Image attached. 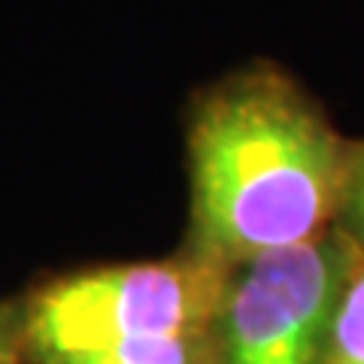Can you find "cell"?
Listing matches in <instances>:
<instances>
[{
    "instance_id": "cell-6",
    "label": "cell",
    "mask_w": 364,
    "mask_h": 364,
    "mask_svg": "<svg viewBox=\"0 0 364 364\" xmlns=\"http://www.w3.org/2000/svg\"><path fill=\"white\" fill-rule=\"evenodd\" d=\"M334 228L346 240L364 252V140L349 143L343 186H340Z\"/></svg>"
},
{
    "instance_id": "cell-3",
    "label": "cell",
    "mask_w": 364,
    "mask_h": 364,
    "mask_svg": "<svg viewBox=\"0 0 364 364\" xmlns=\"http://www.w3.org/2000/svg\"><path fill=\"white\" fill-rule=\"evenodd\" d=\"M352 243L337 228L231 270L219 364H325Z\"/></svg>"
},
{
    "instance_id": "cell-5",
    "label": "cell",
    "mask_w": 364,
    "mask_h": 364,
    "mask_svg": "<svg viewBox=\"0 0 364 364\" xmlns=\"http://www.w3.org/2000/svg\"><path fill=\"white\" fill-rule=\"evenodd\" d=\"M325 364H364V252L355 246L334 306Z\"/></svg>"
},
{
    "instance_id": "cell-4",
    "label": "cell",
    "mask_w": 364,
    "mask_h": 364,
    "mask_svg": "<svg viewBox=\"0 0 364 364\" xmlns=\"http://www.w3.org/2000/svg\"><path fill=\"white\" fill-rule=\"evenodd\" d=\"M40 364H219V349H213L210 331H203L124 340V343L55 355Z\"/></svg>"
},
{
    "instance_id": "cell-2",
    "label": "cell",
    "mask_w": 364,
    "mask_h": 364,
    "mask_svg": "<svg viewBox=\"0 0 364 364\" xmlns=\"http://www.w3.org/2000/svg\"><path fill=\"white\" fill-rule=\"evenodd\" d=\"M228 282L231 267L198 252L67 277L33 298L28 343L46 361L124 340L203 334L222 313Z\"/></svg>"
},
{
    "instance_id": "cell-1",
    "label": "cell",
    "mask_w": 364,
    "mask_h": 364,
    "mask_svg": "<svg viewBox=\"0 0 364 364\" xmlns=\"http://www.w3.org/2000/svg\"><path fill=\"white\" fill-rule=\"evenodd\" d=\"M346 149L291 76L258 67L225 79L191 116V252L234 270L325 234Z\"/></svg>"
},
{
    "instance_id": "cell-7",
    "label": "cell",
    "mask_w": 364,
    "mask_h": 364,
    "mask_svg": "<svg viewBox=\"0 0 364 364\" xmlns=\"http://www.w3.org/2000/svg\"><path fill=\"white\" fill-rule=\"evenodd\" d=\"M0 364H18V352H16V340L9 334L6 322L0 318Z\"/></svg>"
}]
</instances>
